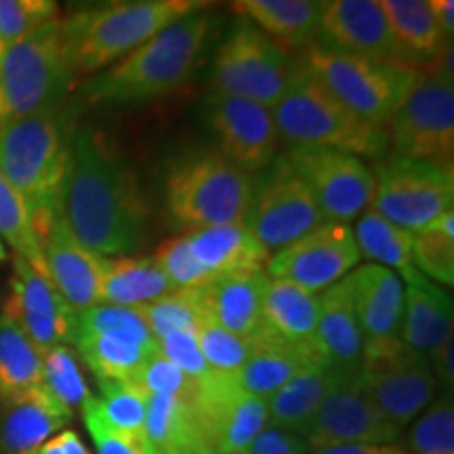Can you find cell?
<instances>
[{"mask_svg": "<svg viewBox=\"0 0 454 454\" xmlns=\"http://www.w3.org/2000/svg\"><path fill=\"white\" fill-rule=\"evenodd\" d=\"M64 217L78 240L101 257L135 253L150 230V204L137 175L99 130H74Z\"/></svg>", "mask_w": 454, "mask_h": 454, "instance_id": "cell-1", "label": "cell"}, {"mask_svg": "<svg viewBox=\"0 0 454 454\" xmlns=\"http://www.w3.org/2000/svg\"><path fill=\"white\" fill-rule=\"evenodd\" d=\"M74 130L66 107L34 114L0 130V175L24 198L41 240L64 215Z\"/></svg>", "mask_w": 454, "mask_h": 454, "instance_id": "cell-2", "label": "cell"}, {"mask_svg": "<svg viewBox=\"0 0 454 454\" xmlns=\"http://www.w3.org/2000/svg\"><path fill=\"white\" fill-rule=\"evenodd\" d=\"M213 30L211 15L198 11L106 67L82 87L89 104L130 106L175 93L194 74Z\"/></svg>", "mask_w": 454, "mask_h": 454, "instance_id": "cell-3", "label": "cell"}, {"mask_svg": "<svg viewBox=\"0 0 454 454\" xmlns=\"http://www.w3.org/2000/svg\"><path fill=\"white\" fill-rule=\"evenodd\" d=\"M196 0H127L61 17L74 76H93L177 21L207 9Z\"/></svg>", "mask_w": 454, "mask_h": 454, "instance_id": "cell-4", "label": "cell"}, {"mask_svg": "<svg viewBox=\"0 0 454 454\" xmlns=\"http://www.w3.org/2000/svg\"><path fill=\"white\" fill-rule=\"evenodd\" d=\"M278 137L291 147H331L357 158L379 160L389 147L387 130L351 114L301 66H293L286 93L271 110Z\"/></svg>", "mask_w": 454, "mask_h": 454, "instance_id": "cell-5", "label": "cell"}, {"mask_svg": "<svg viewBox=\"0 0 454 454\" xmlns=\"http://www.w3.org/2000/svg\"><path fill=\"white\" fill-rule=\"evenodd\" d=\"M254 177L219 150H194L170 164L164 184L167 213L185 231L244 221Z\"/></svg>", "mask_w": 454, "mask_h": 454, "instance_id": "cell-6", "label": "cell"}, {"mask_svg": "<svg viewBox=\"0 0 454 454\" xmlns=\"http://www.w3.org/2000/svg\"><path fill=\"white\" fill-rule=\"evenodd\" d=\"M74 78L57 17L15 43L0 59V130L34 114L64 107Z\"/></svg>", "mask_w": 454, "mask_h": 454, "instance_id": "cell-7", "label": "cell"}, {"mask_svg": "<svg viewBox=\"0 0 454 454\" xmlns=\"http://www.w3.org/2000/svg\"><path fill=\"white\" fill-rule=\"evenodd\" d=\"M301 66L351 114L379 129H387L425 74L412 66L334 53L320 44L305 49Z\"/></svg>", "mask_w": 454, "mask_h": 454, "instance_id": "cell-8", "label": "cell"}, {"mask_svg": "<svg viewBox=\"0 0 454 454\" xmlns=\"http://www.w3.org/2000/svg\"><path fill=\"white\" fill-rule=\"evenodd\" d=\"M293 66L282 44L251 21L238 20L213 59V93L274 110L286 93Z\"/></svg>", "mask_w": 454, "mask_h": 454, "instance_id": "cell-9", "label": "cell"}, {"mask_svg": "<svg viewBox=\"0 0 454 454\" xmlns=\"http://www.w3.org/2000/svg\"><path fill=\"white\" fill-rule=\"evenodd\" d=\"M372 175L371 208L411 234L452 211V167L389 154L374 160Z\"/></svg>", "mask_w": 454, "mask_h": 454, "instance_id": "cell-10", "label": "cell"}, {"mask_svg": "<svg viewBox=\"0 0 454 454\" xmlns=\"http://www.w3.org/2000/svg\"><path fill=\"white\" fill-rule=\"evenodd\" d=\"M326 223L308 184L286 156H278L254 177L253 200L244 225L271 254Z\"/></svg>", "mask_w": 454, "mask_h": 454, "instance_id": "cell-11", "label": "cell"}, {"mask_svg": "<svg viewBox=\"0 0 454 454\" xmlns=\"http://www.w3.org/2000/svg\"><path fill=\"white\" fill-rule=\"evenodd\" d=\"M391 154L411 160L452 167L454 158V87L452 78L427 67L387 124Z\"/></svg>", "mask_w": 454, "mask_h": 454, "instance_id": "cell-12", "label": "cell"}, {"mask_svg": "<svg viewBox=\"0 0 454 454\" xmlns=\"http://www.w3.org/2000/svg\"><path fill=\"white\" fill-rule=\"evenodd\" d=\"M190 406L213 452L219 454H248L268 427V397L244 391L236 372H208L198 381Z\"/></svg>", "mask_w": 454, "mask_h": 454, "instance_id": "cell-13", "label": "cell"}, {"mask_svg": "<svg viewBox=\"0 0 454 454\" xmlns=\"http://www.w3.org/2000/svg\"><path fill=\"white\" fill-rule=\"evenodd\" d=\"M286 158L308 184L326 221L348 225L371 207L374 175L362 158L331 147H291Z\"/></svg>", "mask_w": 454, "mask_h": 454, "instance_id": "cell-14", "label": "cell"}, {"mask_svg": "<svg viewBox=\"0 0 454 454\" xmlns=\"http://www.w3.org/2000/svg\"><path fill=\"white\" fill-rule=\"evenodd\" d=\"M400 435L402 429L395 427L371 400L360 372L356 377L337 379L331 394L317 408L305 442L309 450L316 452L349 444L391 446Z\"/></svg>", "mask_w": 454, "mask_h": 454, "instance_id": "cell-15", "label": "cell"}, {"mask_svg": "<svg viewBox=\"0 0 454 454\" xmlns=\"http://www.w3.org/2000/svg\"><path fill=\"white\" fill-rule=\"evenodd\" d=\"M360 259L354 230L345 223L326 221L309 234L270 254L265 271L271 280H286L305 291L317 293L351 274Z\"/></svg>", "mask_w": 454, "mask_h": 454, "instance_id": "cell-16", "label": "cell"}, {"mask_svg": "<svg viewBox=\"0 0 454 454\" xmlns=\"http://www.w3.org/2000/svg\"><path fill=\"white\" fill-rule=\"evenodd\" d=\"M13 274L3 314L13 320L21 333L44 356L59 345L76 340L78 314L61 297L47 276L38 274L30 263L13 254Z\"/></svg>", "mask_w": 454, "mask_h": 454, "instance_id": "cell-17", "label": "cell"}, {"mask_svg": "<svg viewBox=\"0 0 454 454\" xmlns=\"http://www.w3.org/2000/svg\"><path fill=\"white\" fill-rule=\"evenodd\" d=\"M349 284L364 360L387 357L404 349V282L387 268L364 263L351 271Z\"/></svg>", "mask_w": 454, "mask_h": 454, "instance_id": "cell-18", "label": "cell"}, {"mask_svg": "<svg viewBox=\"0 0 454 454\" xmlns=\"http://www.w3.org/2000/svg\"><path fill=\"white\" fill-rule=\"evenodd\" d=\"M204 118L219 139V152L238 168L261 173L278 152L274 114L253 101L211 93L204 104Z\"/></svg>", "mask_w": 454, "mask_h": 454, "instance_id": "cell-19", "label": "cell"}, {"mask_svg": "<svg viewBox=\"0 0 454 454\" xmlns=\"http://www.w3.org/2000/svg\"><path fill=\"white\" fill-rule=\"evenodd\" d=\"M362 383L379 411L400 429L435 400L440 387L429 362L406 348L394 356L364 360Z\"/></svg>", "mask_w": 454, "mask_h": 454, "instance_id": "cell-20", "label": "cell"}, {"mask_svg": "<svg viewBox=\"0 0 454 454\" xmlns=\"http://www.w3.org/2000/svg\"><path fill=\"white\" fill-rule=\"evenodd\" d=\"M316 44L334 53L402 64L400 49L391 36L381 3L377 0L320 3Z\"/></svg>", "mask_w": 454, "mask_h": 454, "instance_id": "cell-21", "label": "cell"}, {"mask_svg": "<svg viewBox=\"0 0 454 454\" xmlns=\"http://www.w3.org/2000/svg\"><path fill=\"white\" fill-rule=\"evenodd\" d=\"M43 253L51 282L76 314L101 305L104 257L78 240L64 215L53 221L43 238Z\"/></svg>", "mask_w": 454, "mask_h": 454, "instance_id": "cell-22", "label": "cell"}, {"mask_svg": "<svg viewBox=\"0 0 454 454\" xmlns=\"http://www.w3.org/2000/svg\"><path fill=\"white\" fill-rule=\"evenodd\" d=\"M270 280L265 270L215 278L200 288L204 316L236 337L253 340L263 326V303Z\"/></svg>", "mask_w": 454, "mask_h": 454, "instance_id": "cell-23", "label": "cell"}, {"mask_svg": "<svg viewBox=\"0 0 454 454\" xmlns=\"http://www.w3.org/2000/svg\"><path fill=\"white\" fill-rule=\"evenodd\" d=\"M317 351L340 379L356 377L364 366V345L351 297L349 274L320 294Z\"/></svg>", "mask_w": 454, "mask_h": 454, "instance_id": "cell-24", "label": "cell"}, {"mask_svg": "<svg viewBox=\"0 0 454 454\" xmlns=\"http://www.w3.org/2000/svg\"><path fill=\"white\" fill-rule=\"evenodd\" d=\"M74 412L43 385L3 402L0 414V450L30 454L72 421Z\"/></svg>", "mask_w": 454, "mask_h": 454, "instance_id": "cell-25", "label": "cell"}, {"mask_svg": "<svg viewBox=\"0 0 454 454\" xmlns=\"http://www.w3.org/2000/svg\"><path fill=\"white\" fill-rule=\"evenodd\" d=\"M452 297L427 278L404 288V328L402 340L412 354L431 362L452 339Z\"/></svg>", "mask_w": 454, "mask_h": 454, "instance_id": "cell-26", "label": "cell"}, {"mask_svg": "<svg viewBox=\"0 0 454 454\" xmlns=\"http://www.w3.org/2000/svg\"><path fill=\"white\" fill-rule=\"evenodd\" d=\"M317 320H320V294L305 291L286 280H270L261 331L282 343L320 356Z\"/></svg>", "mask_w": 454, "mask_h": 454, "instance_id": "cell-27", "label": "cell"}, {"mask_svg": "<svg viewBox=\"0 0 454 454\" xmlns=\"http://www.w3.org/2000/svg\"><path fill=\"white\" fill-rule=\"evenodd\" d=\"M190 251L213 278L268 268L270 253L244 221L185 231Z\"/></svg>", "mask_w": 454, "mask_h": 454, "instance_id": "cell-28", "label": "cell"}, {"mask_svg": "<svg viewBox=\"0 0 454 454\" xmlns=\"http://www.w3.org/2000/svg\"><path fill=\"white\" fill-rule=\"evenodd\" d=\"M381 9L400 49L402 64L427 70L452 47L450 38L440 30L427 0H381Z\"/></svg>", "mask_w": 454, "mask_h": 454, "instance_id": "cell-29", "label": "cell"}, {"mask_svg": "<svg viewBox=\"0 0 454 454\" xmlns=\"http://www.w3.org/2000/svg\"><path fill=\"white\" fill-rule=\"evenodd\" d=\"M231 9L251 21L282 47H305L317 43L320 3L311 0H238Z\"/></svg>", "mask_w": 454, "mask_h": 454, "instance_id": "cell-30", "label": "cell"}, {"mask_svg": "<svg viewBox=\"0 0 454 454\" xmlns=\"http://www.w3.org/2000/svg\"><path fill=\"white\" fill-rule=\"evenodd\" d=\"M320 356L293 348V345L282 343L265 331H259L257 337L253 339V351L247 364L236 374L244 391L270 400L278 389L284 387L293 377H297L301 371L320 364Z\"/></svg>", "mask_w": 454, "mask_h": 454, "instance_id": "cell-31", "label": "cell"}, {"mask_svg": "<svg viewBox=\"0 0 454 454\" xmlns=\"http://www.w3.org/2000/svg\"><path fill=\"white\" fill-rule=\"evenodd\" d=\"M154 254L147 257H104L101 303L118 308H141L173 293Z\"/></svg>", "mask_w": 454, "mask_h": 454, "instance_id": "cell-32", "label": "cell"}, {"mask_svg": "<svg viewBox=\"0 0 454 454\" xmlns=\"http://www.w3.org/2000/svg\"><path fill=\"white\" fill-rule=\"evenodd\" d=\"M337 379L340 377H337L325 362L301 371L268 400V425L293 431L305 438L317 408L331 394Z\"/></svg>", "mask_w": 454, "mask_h": 454, "instance_id": "cell-33", "label": "cell"}, {"mask_svg": "<svg viewBox=\"0 0 454 454\" xmlns=\"http://www.w3.org/2000/svg\"><path fill=\"white\" fill-rule=\"evenodd\" d=\"M74 345L98 381H133L158 351L156 339L116 333H78Z\"/></svg>", "mask_w": 454, "mask_h": 454, "instance_id": "cell-34", "label": "cell"}, {"mask_svg": "<svg viewBox=\"0 0 454 454\" xmlns=\"http://www.w3.org/2000/svg\"><path fill=\"white\" fill-rule=\"evenodd\" d=\"M144 434L158 454H215L194 408L177 397L150 395Z\"/></svg>", "mask_w": 454, "mask_h": 454, "instance_id": "cell-35", "label": "cell"}, {"mask_svg": "<svg viewBox=\"0 0 454 454\" xmlns=\"http://www.w3.org/2000/svg\"><path fill=\"white\" fill-rule=\"evenodd\" d=\"M354 238L360 254H364L366 259L374 261L381 268L391 270L400 280L417 284L425 278L414 268L411 231L394 225L374 208L368 207L357 217Z\"/></svg>", "mask_w": 454, "mask_h": 454, "instance_id": "cell-36", "label": "cell"}, {"mask_svg": "<svg viewBox=\"0 0 454 454\" xmlns=\"http://www.w3.org/2000/svg\"><path fill=\"white\" fill-rule=\"evenodd\" d=\"M38 385H43V354L13 320L0 314V400H13Z\"/></svg>", "mask_w": 454, "mask_h": 454, "instance_id": "cell-37", "label": "cell"}, {"mask_svg": "<svg viewBox=\"0 0 454 454\" xmlns=\"http://www.w3.org/2000/svg\"><path fill=\"white\" fill-rule=\"evenodd\" d=\"M412 261L419 274L434 284H454V213L446 211L412 231Z\"/></svg>", "mask_w": 454, "mask_h": 454, "instance_id": "cell-38", "label": "cell"}, {"mask_svg": "<svg viewBox=\"0 0 454 454\" xmlns=\"http://www.w3.org/2000/svg\"><path fill=\"white\" fill-rule=\"evenodd\" d=\"M0 240L13 248L15 257L30 263L38 274L47 276L43 240L34 230L24 198L0 175ZM51 280V278H49Z\"/></svg>", "mask_w": 454, "mask_h": 454, "instance_id": "cell-39", "label": "cell"}, {"mask_svg": "<svg viewBox=\"0 0 454 454\" xmlns=\"http://www.w3.org/2000/svg\"><path fill=\"white\" fill-rule=\"evenodd\" d=\"M137 309L156 343L170 333L196 331L204 317L200 288H177Z\"/></svg>", "mask_w": 454, "mask_h": 454, "instance_id": "cell-40", "label": "cell"}, {"mask_svg": "<svg viewBox=\"0 0 454 454\" xmlns=\"http://www.w3.org/2000/svg\"><path fill=\"white\" fill-rule=\"evenodd\" d=\"M408 448L412 454H454V404L452 394L435 397L414 419L408 431Z\"/></svg>", "mask_w": 454, "mask_h": 454, "instance_id": "cell-41", "label": "cell"}, {"mask_svg": "<svg viewBox=\"0 0 454 454\" xmlns=\"http://www.w3.org/2000/svg\"><path fill=\"white\" fill-rule=\"evenodd\" d=\"M43 383L72 412L82 408L84 402L93 395L78 366L76 354L67 345L49 349L43 356Z\"/></svg>", "mask_w": 454, "mask_h": 454, "instance_id": "cell-42", "label": "cell"}, {"mask_svg": "<svg viewBox=\"0 0 454 454\" xmlns=\"http://www.w3.org/2000/svg\"><path fill=\"white\" fill-rule=\"evenodd\" d=\"M99 408L112 427L122 431H144L150 395L133 381H98Z\"/></svg>", "mask_w": 454, "mask_h": 454, "instance_id": "cell-43", "label": "cell"}, {"mask_svg": "<svg viewBox=\"0 0 454 454\" xmlns=\"http://www.w3.org/2000/svg\"><path fill=\"white\" fill-rule=\"evenodd\" d=\"M59 17L53 0H0V51L3 55L38 27Z\"/></svg>", "mask_w": 454, "mask_h": 454, "instance_id": "cell-44", "label": "cell"}, {"mask_svg": "<svg viewBox=\"0 0 454 454\" xmlns=\"http://www.w3.org/2000/svg\"><path fill=\"white\" fill-rule=\"evenodd\" d=\"M196 337L204 360L211 366V371L217 372H238L247 364L248 356L253 351V340L236 337L234 333L215 325L211 317L207 316L198 325Z\"/></svg>", "mask_w": 454, "mask_h": 454, "instance_id": "cell-45", "label": "cell"}, {"mask_svg": "<svg viewBox=\"0 0 454 454\" xmlns=\"http://www.w3.org/2000/svg\"><path fill=\"white\" fill-rule=\"evenodd\" d=\"M81 412L90 438L95 442V448H98V454H158L144 431L137 434V431L112 427L101 412L99 400L95 395H90L84 402Z\"/></svg>", "mask_w": 454, "mask_h": 454, "instance_id": "cell-46", "label": "cell"}, {"mask_svg": "<svg viewBox=\"0 0 454 454\" xmlns=\"http://www.w3.org/2000/svg\"><path fill=\"white\" fill-rule=\"evenodd\" d=\"M133 383H137L147 395L177 397V400H184L187 404H192V400H194L198 385V381L181 372L173 362H168L160 354V349L139 368Z\"/></svg>", "mask_w": 454, "mask_h": 454, "instance_id": "cell-47", "label": "cell"}, {"mask_svg": "<svg viewBox=\"0 0 454 454\" xmlns=\"http://www.w3.org/2000/svg\"><path fill=\"white\" fill-rule=\"evenodd\" d=\"M154 257L160 263L164 274H167L168 282L173 284L175 291L177 288H202L215 280L192 254L185 234L164 242Z\"/></svg>", "mask_w": 454, "mask_h": 454, "instance_id": "cell-48", "label": "cell"}, {"mask_svg": "<svg viewBox=\"0 0 454 454\" xmlns=\"http://www.w3.org/2000/svg\"><path fill=\"white\" fill-rule=\"evenodd\" d=\"M158 349L168 362H173L181 372H185L194 381H200L211 372V366L207 364L200 345H198L196 331L170 333L158 340Z\"/></svg>", "mask_w": 454, "mask_h": 454, "instance_id": "cell-49", "label": "cell"}, {"mask_svg": "<svg viewBox=\"0 0 454 454\" xmlns=\"http://www.w3.org/2000/svg\"><path fill=\"white\" fill-rule=\"evenodd\" d=\"M248 454H311V450L301 435L268 425L253 442Z\"/></svg>", "mask_w": 454, "mask_h": 454, "instance_id": "cell-50", "label": "cell"}, {"mask_svg": "<svg viewBox=\"0 0 454 454\" xmlns=\"http://www.w3.org/2000/svg\"><path fill=\"white\" fill-rule=\"evenodd\" d=\"M30 454H90L87 444L74 429H64L53 438L38 446Z\"/></svg>", "mask_w": 454, "mask_h": 454, "instance_id": "cell-51", "label": "cell"}, {"mask_svg": "<svg viewBox=\"0 0 454 454\" xmlns=\"http://www.w3.org/2000/svg\"><path fill=\"white\" fill-rule=\"evenodd\" d=\"M311 454H408L395 446H368V444H349V446H333L325 450H316Z\"/></svg>", "mask_w": 454, "mask_h": 454, "instance_id": "cell-52", "label": "cell"}, {"mask_svg": "<svg viewBox=\"0 0 454 454\" xmlns=\"http://www.w3.org/2000/svg\"><path fill=\"white\" fill-rule=\"evenodd\" d=\"M429 9L438 21L440 30L446 34V38H452L454 34V3L452 0H429Z\"/></svg>", "mask_w": 454, "mask_h": 454, "instance_id": "cell-53", "label": "cell"}, {"mask_svg": "<svg viewBox=\"0 0 454 454\" xmlns=\"http://www.w3.org/2000/svg\"><path fill=\"white\" fill-rule=\"evenodd\" d=\"M7 261H11L9 248H7V244L0 240V265H4V263H7Z\"/></svg>", "mask_w": 454, "mask_h": 454, "instance_id": "cell-54", "label": "cell"}, {"mask_svg": "<svg viewBox=\"0 0 454 454\" xmlns=\"http://www.w3.org/2000/svg\"><path fill=\"white\" fill-rule=\"evenodd\" d=\"M0 59H3V51H0Z\"/></svg>", "mask_w": 454, "mask_h": 454, "instance_id": "cell-55", "label": "cell"}, {"mask_svg": "<svg viewBox=\"0 0 454 454\" xmlns=\"http://www.w3.org/2000/svg\"><path fill=\"white\" fill-rule=\"evenodd\" d=\"M215 454H219V452H215Z\"/></svg>", "mask_w": 454, "mask_h": 454, "instance_id": "cell-56", "label": "cell"}]
</instances>
